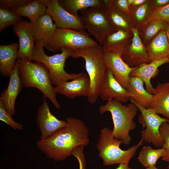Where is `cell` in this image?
Masks as SVG:
<instances>
[{"label": "cell", "mask_w": 169, "mask_h": 169, "mask_svg": "<svg viewBox=\"0 0 169 169\" xmlns=\"http://www.w3.org/2000/svg\"><path fill=\"white\" fill-rule=\"evenodd\" d=\"M67 125L48 139L36 142L39 150L48 158L56 161L66 159L77 146H86L89 143V130L79 119H66Z\"/></svg>", "instance_id": "6da1fadb"}, {"label": "cell", "mask_w": 169, "mask_h": 169, "mask_svg": "<svg viewBox=\"0 0 169 169\" xmlns=\"http://www.w3.org/2000/svg\"><path fill=\"white\" fill-rule=\"evenodd\" d=\"M17 60L19 77L23 86L37 89L42 93L43 97L50 100L56 108H60V105L56 98L57 93L45 66L40 62H33L32 60L26 58Z\"/></svg>", "instance_id": "7a4b0ae2"}, {"label": "cell", "mask_w": 169, "mask_h": 169, "mask_svg": "<svg viewBox=\"0 0 169 169\" xmlns=\"http://www.w3.org/2000/svg\"><path fill=\"white\" fill-rule=\"evenodd\" d=\"M101 45H98L80 49H73L72 57L83 58L90 81L88 97V101L95 103L99 96L100 89L105 77L108 68L105 62Z\"/></svg>", "instance_id": "3957f363"}, {"label": "cell", "mask_w": 169, "mask_h": 169, "mask_svg": "<svg viewBox=\"0 0 169 169\" xmlns=\"http://www.w3.org/2000/svg\"><path fill=\"white\" fill-rule=\"evenodd\" d=\"M138 110L132 102L124 105L122 102L113 100L107 101L104 105H101L99 112L102 114L107 111L110 113L114 125L113 135L122 141L124 145H127L131 141L129 132L136 127L134 119Z\"/></svg>", "instance_id": "277c9868"}, {"label": "cell", "mask_w": 169, "mask_h": 169, "mask_svg": "<svg viewBox=\"0 0 169 169\" xmlns=\"http://www.w3.org/2000/svg\"><path fill=\"white\" fill-rule=\"evenodd\" d=\"M143 142L141 140L136 145L123 150L120 146L122 141L115 138L112 135V130L106 127L101 130L96 147L99 151L98 156L102 159L104 165L128 164Z\"/></svg>", "instance_id": "5b68a950"}, {"label": "cell", "mask_w": 169, "mask_h": 169, "mask_svg": "<svg viewBox=\"0 0 169 169\" xmlns=\"http://www.w3.org/2000/svg\"><path fill=\"white\" fill-rule=\"evenodd\" d=\"M44 47L41 43L35 42L32 60L42 63L47 68L53 85H58L81 75L82 72L68 73L64 70L65 61L69 57H72L73 49L63 48L60 53L48 56L45 53Z\"/></svg>", "instance_id": "8992f818"}, {"label": "cell", "mask_w": 169, "mask_h": 169, "mask_svg": "<svg viewBox=\"0 0 169 169\" xmlns=\"http://www.w3.org/2000/svg\"><path fill=\"white\" fill-rule=\"evenodd\" d=\"M99 44L85 31L57 28L52 38L45 48L50 51L57 52L61 51L63 48L76 49L93 46Z\"/></svg>", "instance_id": "52a82bcc"}, {"label": "cell", "mask_w": 169, "mask_h": 169, "mask_svg": "<svg viewBox=\"0 0 169 169\" xmlns=\"http://www.w3.org/2000/svg\"><path fill=\"white\" fill-rule=\"evenodd\" d=\"M130 100L141 113L139 117V122L143 126L141 140L143 142L151 143L155 146L162 147L164 141L160 134V128L163 123H169V120L142 106L132 98Z\"/></svg>", "instance_id": "ba28073f"}, {"label": "cell", "mask_w": 169, "mask_h": 169, "mask_svg": "<svg viewBox=\"0 0 169 169\" xmlns=\"http://www.w3.org/2000/svg\"><path fill=\"white\" fill-rule=\"evenodd\" d=\"M80 12L85 29L100 45L106 36L115 31L108 20L104 7L91 8Z\"/></svg>", "instance_id": "9c48e42d"}, {"label": "cell", "mask_w": 169, "mask_h": 169, "mask_svg": "<svg viewBox=\"0 0 169 169\" xmlns=\"http://www.w3.org/2000/svg\"><path fill=\"white\" fill-rule=\"evenodd\" d=\"M46 13L51 17L57 28L85 31L81 16L71 14L59 4L58 0H47Z\"/></svg>", "instance_id": "30bf717a"}, {"label": "cell", "mask_w": 169, "mask_h": 169, "mask_svg": "<svg viewBox=\"0 0 169 169\" xmlns=\"http://www.w3.org/2000/svg\"><path fill=\"white\" fill-rule=\"evenodd\" d=\"M46 98L43 97L36 114V123L41 132V140L48 139L67 124L66 121L59 120L52 114Z\"/></svg>", "instance_id": "8fae6325"}, {"label": "cell", "mask_w": 169, "mask_h": 169, "mask_svg": "<svg viewBox=\"0 0 169 169\" xmlns=\"http://www.w3.org/2000/svg\"><path fill=\"white\" fill-rule=\"evenodd\" d=\"M132 31L133 37L131 42L121 54L122 59L131 68L150 63L151 61L146 47L139 36L137 29L133 28Z\"/></svg>", "instance_id": "7c38bea8"}, {"label": "cell", "mask_w": 169, "mask_h": 169, "mask_svg": "<svg viewBox=\"0 0 169 169\" xmlns=\"http://www.w3.org/2000/svg\"><path fill=\"white\" fill-rule=\"evenodd\" d=\"M9 77L8 87L1 92L0 100L6 110L13 116L15 112V104L16 98L23 86L19 77L17 60Z\"/></svg>", "instance_id": "4fadbf2b"}, {"label": "cell", "mask_w": 169, "mask_h": 169, "mask_svg": "<svg viewBox=\"0 0 169 169\" xmlns=\"http://www.w3.org/2000/svg\"><path fill=\"white\" fill-rule=\"evenodd\" d=\"M13 31L19 38L17 59L26 58L32 60L35 41L30 22L22 20L13 26Z\"/></svg>", "instance_id": "5bb4252c"}, {"label": "cell", "mask_w": 169, "mask_h": 169, "mask_svg": "<svg viewBox=\"0 0 169 169\" xmlns=\"http://www.w3.org/2000/svg\"><path fill=\"white\" fill-rule=\"evenodd\" d=\"M103 58L108 68L112 71L114 77L126 90L130 79V74L136 67H130L122 59L121 54L110 52H104Z\"/></svg>", "instance_id": "9a60e30c"}, {"label": "cell", "mask_w": 169, "mask_h": 169, "mask_svg": "<svg viewBox=\"0 0 169 169\" xmlns=\"http://www.w3.org/2000/svg\"><path fill=\"white\" fill-rule=\"evenodd\" d=\"M99 96L107 101L114 100L126 102L130 99L127 90L116 79L112 71L108 68L100 87Z\"/></svg>", "instance_id": "2e32d148"}, {"label": "cell", "mask_w": 169, "mask_h": 169, "mask_svg": "<svg viewBox=\"0 0 169 169\" xmlns=\"http://www.w3.org/2000/svg\"><path fill=\"white\" fill-rule=\"evenodd\" d=\"M90 87L88 75L83 73L80 76L74 79L64 82L54 87L57 93L72 99L80 96L87 97Z\"/></svg>", "instance_id": "e0dca14e"}, {"label": "cell", "mask_w": 169, "mask_h": 169, "mask_svg": "<svg viewBox=\"0 0 169 169\" xmlns=\"http://www.w3.org/2000/svg\"><path fill=\"white\" fill-rule=\"evenodd\" d=\"M35 42L42 44L45 48L54 34L57 28L50 16L46 13L37 20L29 21Z\"/></svg>", "instance_id": "ac0fdd59"}, {"label": "cell", "mask_w": 169, "mask_h": 169, "mask_svg": "<svg viewBox=\"0 0 169 169\" xmlns=\"http://www.w3.org/2000/svg\"><path fill=\"white\" fill-rule=\"evenodd\" d=\"M132 37V31H115L106 36L103 41L101 45L103 51L121 54L130 44Z\"/></svg>", "instance_id": "d6986e66"}, {"label": "cell", "mask_w": 169, "mask_h": 169, "mask_svg": "<svg viewBox=\"0 0 169 169\" xmlns=\"http://www.w3.org/2000/svg\"><path fill=\"white\" fill-rule=\"evenodd\" d=\"M169 63V58H165L151 62L149 64H144L136 67L131 72L130 76L141 79L144 83L146 90L149 93L154 95L155 88L151 83V78L156 77L159 72V68L162 65Z\"/></svg>", "instance_id": "ffe728a7"}, {"label": "cell", "mask_w": 169, "mask_h": 169, "mask_svg": "<svg viewBox=\"0 0 169 169\" xmlns=\"http://www.w3.org/2000/svg\"><path fill=\"white\" fill-rule=\"evenodd\" d=\"M104 8L108 20L115 30L132 31L134 28L130 16L116 8L112 4V0H105Z\"/></svg>", "instance_id": "44dd1931"}, {"label": "cell", "mask_w": 169, "mask_h": 169, "mask_svg": "<svg viewBox=\"0 0 169 169\" xmlns=\"http://www.w3.org/2000/svg\"><path fill=\"white\" fill-rule=\"evenodd\" d=\"M147 109L161 114L169 120V83H158Z\"/></svg>", "instance_id": "7402d4cb"}, {"label": "cell", "mask_w": 169, "mask_h": 169, "mask_svg": "<svg viewBox=\"0 0 169 169\" xmlns=\"http://www.w3.org/2000/svg\"><path fill=\"white\" fill-rule=\"evenodd\" d=\"M146 48L151 62L168 57L169 42L164 29L158 33Z\"/></svg>", "instance_id": "603a6c76"}, {"label": "cell", "mask_w": 169, "mask_h": 169, "mask_svg": "<svg viewBox=\"0 0 169 169\" xmlns=\"http://www.w3.org/2000/svg\"><path fill=\"white\" fill-rule=\"evenodd\" d=\"M144 82L140 78L130 77L126 89L130 98L142 106L148 108L153 95L148 92L144 87Z\"/></svg>", "instance_id": "cb8c5ba5"}, {"label": "cell", "mask_w": 169, "mask_h": 169, "mask_svg": "<svg viewBox=\"0 0 169 169\" xmlns=\"http://www.w3.org/2000/svg\"><path fill=\"white\" fill-rule=\"evenodd\" d=\"M18 49L16 43L0 45V73L3 76H9L16 61Z\"/></svg>", "instance_id": "d4e9b609"}, {"label": "cell", "mask_w": 169, "mask_h": 169, "mask_svg": "<svg viewBox=\"0 0 169 169\" xmlns=\"http://www.w3.org/2000/svg\"><path fill=\"white\" fill-rule=\"evenodd\" d=\"M47 0H32L22 6L10 9L18 15L29 18L35 21L46 13Z\"/></svg>", "instance_id": "484cf974"}, {"label": "cell", "mask_w": 169, "mask_h": 169, "mask_svg": "<svg viewBox=\"0 0 169 169\" xmlns=\"http://www.w3.org/2000/svg\"><path fill=\"white\" fill-rule=\"evenodd\" d=\"M61 6L70 13L78 15V12L93 7H102L105 0H58Z\"/></svg>", "instance_id": "4316f807"}, {"label": "cell", "mask_w": 169, "mask_h": 169, "mask_svg": "<svg viewBox=\"0 0 169 169\" xmlns=\"http://www.w3.org/2000/svg\"><path fill=\"white\" fill-rule=\"evenodd\" d=\"M167 23L159 20H152L137 29L139 36L146 47L162 29Z\"/></svg>", "instance_id": "83f0119b"}, {"label": "cell", "mask_w": 169, "mask_h": 169, "mask_svg": "<svg viewBox=\"0 0 169 169\" xmlns=\"http://www.w3.org/2000/svg\"><path fill=\"white\" fill-rule=\"evenodd\" d=\"M165 153L164 148L154 149L149 146H144L139 152L138 159L146 168L155 166L158 159Z\"/></svg>", "instance_id": "f1b7e54d"}, {"label": "cell", "mask_w": 169, "mask_h": 169, "mask_svg": "<svg viewBox=\"0 0 169 169\" xmlns=\"http://www.w3.org/2000/svg\"><path fill=\"white\" fill-rule=\"evenodd\" d=\"M153 9L150 0L144 4L131 9L130 17L134 28L137 29L143 25Z\"/></svg>", "instance_id": "f546056e"}, {"label": "cell", "mask_w": 169, "mask_h": 169, "mask_svg": "<svg viewBox=\"0 0 169 169\" xmlns=\"http://www.w3.org/2000/svg\"><path fill=\"white\" fill-rule=\"evenodd\" d=\"M22 19L10 9L0 7V31L10 25L14 26Z\"/></svg>", "instance_id": "4dcf8cb0"}, {"label": "cell", "mask_w": 169, "mask_h": 169, "mask_svg": "<svg viewBox=\"0 0 169 169\" xmlns=\"http://www.w3.org/2000/svg\"><path fill=\"white\" fill-rule=\"evenodd\" d=\"M160 132L164 141L162 146L165 151L164 156L162 157L163 160L169 162V123L165 122L161 125Z\"/></svg>", "instance_id": "1f68e13d"}, {"label": "cell", "mask_w": 169, "mask_h": 169, "mask_svg": "<svg viewBox=\"0 0 169 169\" xmlns=\"http://www.w3.org/2000/svg\"><path fill=\"white\" fill-rule=\"evenodd\" d=\"M154 20L163 21L169 24V4L162 7L153 9L144 24Z\"/></svg>", "instance_id": "d6a6232c"}, {"label": "cell", "mask_w": 169, "mask_h": 169, "mask_svg": "<svg viewBox=\"0 0 169 169\" xmlns=\"http://www.w3.org/2000/svg\"><path fill=\"white\" fill-rule=\"evenodd\" d=\"M4 107L2 102L0 100V120L5 123L15 130H22L23 125L20 123L15 121Z\"/></svg>", "instance_id": "836d02e7"}, {"label": "cell", "mask_w": 169, "mask_h": 169, "mask_svg": "<svg viewBox=\"0 0 169 169\" xmlns=\"http://www.w3.org/2000/svg\"><path fill=\"white\" fill-rule=\"evenodd\" d=\"M84 146L80 145L75 147L73 150L72 155L77 160L79 164V169H85L86 161L84 153Z\"/></svg>", "instance_id": "e575fe53"}, {"label": "cell", "mask_w": 169, "mask_h": 169, "mask_svg": "<svg viewBox=\"0 0 169 169\" xmlns=\"http://www.w3.org/2000/svg\"><path fill=\"white\" fill-rule=\"evenodd\" d=\"M32 0H0V5L5 8L11 9L25 5Z\"/></svg>", "instance_id": "d590c367"}, {"label": "cell", "mask_w": 169, "mask_h": 169, "mask_svg": "<svg viewBox=\"0 0 169 169\" xmlns=\"http://www.w3.org/2000/svg\"><path fill=\"white\" fill-rule=\"evenodd\" d=\"M112 3L114 7L119 11L130 15L131 10L127 0H112Z\"/></svg>", "instance_id": "8d00e7d4"}, {"label": "cell", "mask_w": 169, "mask_h": 169, "mask_svg": "<svg viewBox=\"0 0 169 169\" xmlns=\"http://www.w3.org/2000/svg\"><path fill=\"white\" fill-rule=\"evenodd\" d=\"M151 5L153 9L165 6L169 4V0H150Z\"/></svg>", "instance_id": "74e56055"}, {"label": "cell", "mask_w": 169, "mask_h": 169, "mask_svg": "<svg viewBox=\"0 0 169 169\" xmlns=\"http://www.w3.org/2000/svg\"><path fill=\"white\" fill-rule=\"evenodd\" d=\"M147 0H134L133 3L130 7V9L131 8L140 6L146 2Z\"/></svg>", "instance_id": "f35d334b"}, {"label": "cell", "mask_w": 169, "mask_h": 169, "mask_svg": "<svg viewBox=\"0 0 169 169\" xmlns=\"http://www.w3.org/2000/svg\"><path fill=\"white\" fill-rule=\"evenodd\" d=\"M128 165L126 164H119L115 169H133L129 167Z\"/></svg>", "instance_id": "ab89813d"}, {"label": "cell", "mask_w": 169, "mask_h": 169, "mask_svg": "<svg viewBox=\"0 0 169 169\" xmlns=\"http://www.w3.org/2000/svg\"><path fill=\"white\" fill-rule=\"evenodd\" d=\"M164 29L169 42V24L166 23L165 27Z\"/></svg>", "instance_id": "60d3db41"}, {"label": "cell", "mask_w": 169, "mask_h": 169, "mask_svg": "<svg viewBox=\"0 0 169 169\" xmlns=\"http://www.w3.org/2000/svg\"><path fill=\"white\" fill-rule=\"evenodd\" d=\"M134 0H127L128 4L130 8L133 3Z\"/></svg>", "instance_id": "b9f144b4"}, {"label": "cell", "mask_w": 169, "mask_h": 169, "mask_svg": "<svg viewBox=\"0 0 169 169\" xmlns=\"http://www.w3.org/2000/svg\"><path fill=\"white\" fill-rule=\"evenodd\" d=\"M146 169H159L157 168L155 166H152L146 168Z\"/></svg>", "instance_id": "7bdbcfd3"}, {"label": "cell", "mask_w": 169, "mask_h": 169, "mask_svg": "<svg viewBox=\"0 0 169 169\" xmlns=\"http://www.w3.org/2000/svg\"><path fill=\"white\" fill-rule=\"evenodd\" d=\"M168 169H169V165L168 166Z\"/></svg>", "instance_id": "ee69618b"}, {"label": "cell", "mask_w": 169, "mask_h": 169, "mask_svg": "<svg viewBox=\"0 0 169 169\" xmlns=\"http://www.w3.org/2000/svg\"><path fill=\"white\" fill-rule=\"evenodd\" d=\"M168 57L169 58V55H168Z\"/></svg>", "instance_id": "f6af8a7d"}]
</instances>
